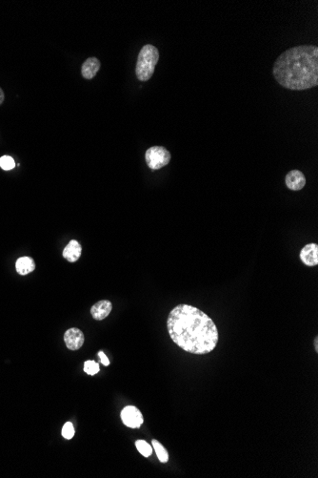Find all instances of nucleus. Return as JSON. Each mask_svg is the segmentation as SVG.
Masks as SVG:
<instances>
[{
	"mask_svg": "<svg viewBox=\"0 0 318 478\" xmlns=\"http://www.w3.org/2000/svg\"><path fill=\"white\" fill-rule=\"evenodd\" d=\"M100 365L94 362V361H90V360H88L85 362L84 364V371L88 374V375H96V373H98L100 371Z\"/></svg>",
	"mask_w": 318,
	"mask_h": 478,
	"instance_id": "nucleus-15",
	"label": "nucleus"
},
{
	"mask_svg": "<svg viewBox=\"0 0 318 478\" xmlns=\"http://www.w3.org/2000/svg\"><path fill=\"white\" fill-rule=\"evenodd\" d=\"M167 329L172 342L192 354H208L218 344V329L212 319L187 304H180L170 310Z\"/></svg>",
	"mask_w": 318,
	"mask_h": 478,
	"instance_id": "nucleus-1",
	"label": "nucleus"
},
{
	"mask_svg": "<svg viewBox=\"0 0 318 478\" xmlns=\"http://www.w3.org/2000/svg\"><path fill=\"white\" fill-rule=\"evenodd\" d=\"M121 419L125 426L132 428H140L144 421L141 411L134 406H127L122 409Z\"/></svg>",
	"mask_w": 318,
	"mask_h": 478,
	"instance_id": "nucleus-5",
	"label": "nucleus"
},
{
	"mask_svg": "<svg viewBox=\"0 0 318 478\" xmlns=\"http://www.w3.org/2000/svg\"><path fill=\"white\" fill-rule=\"evenodd\" d=\"M158 60V49L156 46L150 44L143 46L138 54L136 66L138 80L148 81L152 77Z\"/></svg>",
	"mask_w": 318,
	"mask_h": 478,
	"instance_id": "nucleus-3",
	"label": "nucleus"
},
{
	"mask_svg": "<svg viewBox=\"0 0 318 478\" xmlns=\"http://www.w3.org/2000/svg\"><path fill=\"white\" fill-rule=\"evenodd\" d=\"M300 260L305 266L316 267L318 265V246L316 244H308L301 249L299 254Z\"/></svg>",
	"mask_w": 318,
	"mask_h": 478,
	"instance_id": "nucleus-7",
	"label": "nucleus"
},
{
	"mask_svg": "<svg viewBox=\"0 0 318 478\" xmlns=\"http://www.w3.org/2000/svg\"><path fill=\"white\" fill-rule=\"evenodd\" d=\"M16 269L20 275H27L36 269V263L30 257H21L16 263Z\"/></svg>",
	"mask_w": 318,
	"mask_h": 478,
	"instance_id": "nucleus-12",
	"label": "nucleus"
},
{
	"mask_svg": "<svg viewBox=\"0 0 318 478\" xmlns=\"http://www.w3.org/2000/svg\"><path fill=\"white\" fill-rule=\"evenodd\" d=\"M172 155L168 149L163 146H152L145 153L146 163L152 170H159L168 165Z\"/></svg>",
	"mask_w": 318,
	"mask_h": 478,
	"instance_id": "nucleus-4",
	"label": "nucleus"
},
{
	"mask_svg": "<svg viewBox=\"0 0 318 478\" xmlns=\"http://www.w3.org/2000/svg\"><path fill=\"white\" fill-rule=\"evenodd\" d=\"M62 435H63L64 438L68 439V440H70V439L74 437V426H72V424L70 422L65 423V425L63 426V428H62Z\"/></svg>",
	"mask_w": 318,
	"mask_h": 478,
	"instance_id": "nucleus-17",
	"label": "nucleus"
},
{
	"mask_svg": "<svg viewBox=\"0 0 318 478\" xmlns=\"http://www.w3.org/2000/svg\"><path fill=\"white\" fill-rule=\"evenodd\" d=\"M16 166V161L10 156H3L0 158V167L5 171L14 169Z\"/></svg>",
	"mask_w": 318,
	"mask_h": 478,
	"instance_id": "nucleus-16",
	"label": "nucleus"
},
{
	"mask_svg": "<svg viewBox=\"0 0 318 478\" xmlns=\"http://www.w3.org/2000/svg\"><path fill=\"white\" fill-rule=\"evenodd\" d=\"M136 447L138 449L140 453L145 457H149L152 453V446H150V444L144 440H138L136 442Z\"/></svg>",
	"mask_w": 318,
	"mask_h": 478,
	"instance_id": "nucleus-14",
	"label": "nucleus"
},
{
	"mask_svg": "<svg viewBox=\"0 0 318 478\" xmlns=\"http://www.w3.org/2000/svg\"><path fill=\"white\" fill-rule=\"evenodd\" d=\"M101 63L96 58H89L85 60L81 67V75L85 80H92L100 72Z\"/></svg>",
	"mask_w": 318,
	"mask_h": 478,
	"instance_id": "nucleus-10",
	"label": "nucleus"
},
{
	"mask_svg": "<svg viewBox=\"0 0 318 478\" xmlns=\"http://www.w3.org/2000/svg\"><path fill=\"white\" fill-rule=\"evenodd\" d=\"M4 100H5V95H4V92H3V90L0 88V105L3 103Z\"/></svg>",
	"mask_w": 318,
	"mask_h": 478,
	"instance_id": "nucleus-19",
	"label": "nucleus"
},
{
	"mask_svg": "<svg viewBox=\"0 0 318 478\" xmlns=\"http://www.w3.org/2000/svg\"><path fill=\"white\" fill-rule=\"evenodd\" d=\"M84 341L85 337L83 332L76 328L68 329L64 334V342L66 347L70 350L80 349L83 346Z\"/></svg>",
	"mask_w": 318,
	"mask_h": 478,
	"instance_id": "nucleus-6",
	"label": "nucleus"
},
{
	"mask_svg": "<svg viewBox=\"0 0 318 478\" xmlns=\"http://www.w3.org/2000/svg\"><path fill=\"white\" fill-rule=\"evenodd\" d=\"M272 74L286 89L303 91L318 86V46L300 45L283 52L274 61Z\"/></svg>",
	"mask_w": 318,
	"mask_h": 478,
	"instance_id": "nucleus-2",
	"label": "nucleus"
},
{
	"mask_svg": "<svg viewBox=\"0 0 318 478\" xmlns=\"http://www.w3.org/2000/svg\"><path fill=\"white\" fill-rule=\"evenodd\" d=\"M285 183L290 190L299 191L303 189L306 184L305 175L299 170H292L286 175Z\"/></svg>",
	"mask_w": 318,
	"mask_h": 478,
	"instance_id": "nucleus-8",
	"label": "nucleus"
},
{
	"mask_svg": "<svg viewBox=\"0 0 318 478\" xmlns=\"http://www.w3.org/2000/svg\"><path fill=\"white\" fill-rule=\"evenodd\" d=\"M98 356L100 357V360H101V363L104 365V366H109L110 361L109 358L105 355V353L103 351H100L98 352Z\"/></svg>",
	"mask_w": 318,
	"mask_h": 478,
	"instance_id": "nucleus-18",
	"label": "nucleus"
},
{
	"mask_svg": "<svg viewBox=\"0 0 318 478\" xmlns=\"http://www.w3.org/2000/svg\"><path fill=\"white\" fill-rule=\"evenodd\" d=\"M82 253V247L76 240H72L63 250V257L70 263H76Z\"/></svg>",
	"mask_w": 318,
	"mask_h": 478,
	"instance_id": "nucleus-11",
	"label": "nucleus"
},
{
	"mask_svg": "<svg viewBox=\"0 0 318 478\" xmlns=\"http://www.w3.org/2000/svg\"><path fill=\"white\" fill-rule=\"evenodd\" d=\"M152 447L154 448L156 450V453L158 455V458L159 459V461L161 463H167L168 460H169V454H168V451L167 449L163 447V445L158 441L156 439H154L152 441Z\"/></svg>",
	"mask_w": 318,
	"mask_h": 478,
	"instance_id": "nucleus-13",
	"label": "nucleus"
},
{
	"mask_svg": "<svg viewBox=\"0 0 318 478\" xmlns=\"http://www.w3.org/2000/svg\"><path fill=\"white\" fill-rule=\"evenodd\" d=\"M112 304L110 301L101 300L92 307L90 314L94 320L101 321L109 316L110 313L112 312Z\"/></svg>",
	"mask_w": 318,
	"mask_h": 478,
	"instance_id": "nucleus-9",
	"label": "nucleus"
},
{
	"mask_svg": "<svg viewBox=\"0 0 318 478\" xmlns=\"http://www.w3.org/2000/svg\"><path fill=\"white\" fill-rule=\"evenodd\" d=\"M314 349H316V352H318V336H316V337L314 338Z\"/></svg>",
	"mask_w": 318,
	"mask_h": 478,
	"instance_id": "nucleus-20",
	"label": "nucleus"
}]
</instances>
